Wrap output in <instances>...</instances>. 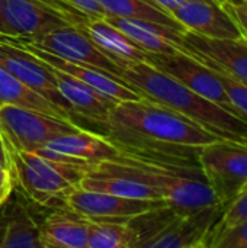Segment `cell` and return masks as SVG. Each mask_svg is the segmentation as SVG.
<instances>
[{"mask_svg":"<svg viewBox=\"0 0 247 248\" xmlns=\"http://www.w3.org/2000/svg\"><path fill=\"white\" fill-rule=\"evenodd\" d=\"M122 80L140 96L179 112L218 138L247 144L246 121L202 97L148 62L141 61L125 67Z\"/></svg>","mask_w":247,"mask_h":248,"instance_id":"1","label":"cell"},{"mask_svg":"<svg viewBox=\"0 0 247 248\" xmlns=\"http://www.w3.org/2000/svg\"><path fill=\"white\" fill-rule=\"evenodd\" d=\"M4 147L13 187L41 209L67 206L68 192L79 186L90 166L20 151L9 144Z\"/></svg>","mask_w":247,"mask_h":248,"instance_id":"2","label":"cell"},{"mask_svg":"<svg viewBox=\"0 0 247 248\" xmlns=\"http://www.w3.org/2000/svg\"><path fill=\"white\" fill-rule=\"evenodd\" d=\"M199 167L217 201L229 205L247 187V144L218 140L199 148Z\"/></svg>","mask_w":247,"mask_h":248,"instance_id":"3","label":"cell"},{"mask_svg":"<svg viewBox=\"0 0 247 248\" xmlns=\"http://www.w3.org/2000/svg\"><path fill=\"white\" fill-rule=\"evenodd\" d=\"M0 129L4 144L20 151H36L49 140L84 126L33 109L4 105L0 106Z\"/></svg>","mask_w":247,"mask_h":248,"instance_id":"4","label":"cell"},{"mask_svg":"<svg viewBox=\"0 0 247 248\" xmlns=\"http://www.w3.org/2000/svg\"><path fill=\"white\" fill-rule=\"evenodd\" d=\"M146 62L169 74L170 77L176 78L178 81H181L195 93L220 105L230 113L243 119L240 112L234 108L230 97L227 96L215 73L208 65L198 61L197 58L185 52H176V54L146 52Z\"/></svg>","mask_w":247,"mask_h":248,"instance_id":"5","label":"cell"},{"mask_svg":"<svg viewBox=\"0 0 247 248\" xmlns=\"http://www.w3.org/2000/svg\"><path fill=\"white\" fill-rule=\"evenodd\" d=\"M0 67L7 70L16 78L23 81L32 90L44 96L47 100L76 116L70 112L66 100L58 92L54 71L42 62L36 55L19 44L17 39L0 33ZM77 121V119H76Z\"/></svg>","mask_w":247,"mask_h":248,"instance_id":"6","label":"cell"},{"mask_svg":"<svg viewBox=\"0 0 247 248\" xmlns=\"http://www.w3.org/2000/svg\"><path fill=\"white\" fill-rule=\"evenodd\" d=\"M33 153L79 164H98L103 161L119 163L125 154L106 134H96L86 128L58 135Z\"/></svg>","mask_w":247,"mask_h":248,"instance_id":"7","label":"cell"},{"mask_svg":"<svg viewBox=\"0 0 247 248\" xmlns=\"http://www.w3.org/2000/svg\"><path fill=\"white\" fill-rule=\"evenodd\" d=\"M26 41V39H25ZM29 44L42 48L60 58L90 65L106 71L118 78L122 80L124 68L108 57L102 49H99L83 32H80L76 26H63L57 28L45 35L28 41Z\"/></svg>","mask_w":247,"mask_h":248,"instance_id":"8","label":"cell"},{"mask_svg":"<svg viewBox=\"0 0 247 248\" xmlns=\"http://www.w3.org/2000/svg\"><path fill=\"white\" fill-rule=\"evenodd\" d=\"M182 48L185 54L223 70L247 86V42L245 39H214L183 31Z\"/></svg>","mask_w":247,"mask_h":248,"instance_id":"9","label":"cell"},{"mask_svg":"<svg viewBox=\"0 0 247 248\" xmlns=\"http://www.w3.org/2000/svg\"><path fill=\"white\" fill-rule=\"evenodd\" d=\"M226 208L223 203H215L178 215L144 248H207L210 235Z\"/></svg>","mask_w":247,"mask_h":248,"instance_id":"10","label":"cell"},{"mask_svg":"<svg viewBox=\"0 0 247 248\" xmlns=\"http://www.w3.org/2000/svg\"><path fill=\"white\" fill-rule=\"evenodd\" d=\"M70 26L39 0H4L0 33L33 41L57 28Z\"/></svg>","mask_w":247,"mask_h":248,"instance_id":"11","label":"cell"},{"mask_svg":"<svg viewBox=\"0 0 247 248\" xmlns=\"http://www.w3.org/2000/svg\"><path fill=\"white\" fill-rule=\"evenodd\" d=\"M66 203L68 208L74 209L76 212L90 219L125 221L166 202L122 198V196H116L105 192L87 190L80 186H76L68 192Z\"/></svg>","mask_w":247,"mask_h":248,"instance_id":"12","label":"cell"},{"mask_svg":"<svg viewBox=\"0 0 247 248\" xmlns=\"http://www.w3.org/2000/svg\"><path fill=\"white\" fill-rule=\"evenodd\" d=\"M36 206L13 187L0 205V248H42Z\"/></svg>","mask_w":247,"mask_h":248,"instance_id":"13","label":"cell"},{"mask_svg":"<svg viewBox=\"0 0 247 248\" xmlns=\"http://www.w3.org/2000/svg\"><path fill=\"white\" fill-rule=\"evenodd\" d=\"M15 39H17V38H15ZM17 41L22 46H25L33 55H36L47 65L67 73L68 76L86 83L87 86L93 87L95 90H98L99 93H102L103 96H106L115 102L134 100V99L141 97L124 80H121V78H118V77H115L106 71H102V70L90 67V65H84V64H79V62H73L68 60L60 58V57L42 49V48H38V46L29 44L25 39H17Z\"/></svg>","mask_w":247,"mask_h":248,"instance_id":"14","label":"cell"},{"mask_svg":"<svg viewBox=\"0 0 247 248\" xmlns=\"http://www.w3.org/2000/svg\"><path fill=\"white\" fill-rule=\"evenodd\" d=\"M185 31L214 39H243L231 16L217 0H186L172 15Z\"/></svg>","mask_w":247,"mask_h":248,"instance_id":"15","label":"cell"},{"mask_svg":"<svg viewBox=\"0 0 247 248\" xmlns=\"http://www.w3.org/2000/svg\"><path fill=\"white\" fill-rule=\"evenodd\" d=\"M51 70L54 71L58 92L76 119H84L106 129L109 113L118 102L103 96L93 87L68 76L64 71L55 70L52 67Z\"/></svg>","mask_w":247,"mask_h":248,"instance_id":"16","label":"cell"},{"mask_svg":"<svg viewBox=\"0 0 247 248\" xmlns=\"http://www.w3.org/2000/svg\"><path fill=\"white\" fill-rule=\"evenodd\" d=\"M39 218L42 248H87L90 218L68 206L51 208Z\"/></svg>","mask_w":247,"mask_h":248,"instance_id":"17","label":"cell"},{"mask_svg":"<svg viewBox=\"0 0 247 248\" xmlns=\"http://www.w3.org/2000/svg\"><path fill=\"white\" fill-rule=\"evenodd\" d=\"M76 28L124 70L134 62H146V51L106 17H90Z\"/></svg>","mask_w":247,"mask_h":248,"instance_id":"18","label":"cell"},{"mask_svg":"<svg viewBox=\"0 0 247 248\" xmlns=\"http://www.w3.org/2000/svg\"><path fill=\"white\" fill-rule=\"evenodd\" d=\"M112 25L128 35L141 49L153 54H176L183 52L182 32L165 25L125 19V17H106Z\"/></svg>","mask_w":247,"mask_h":248,"instance_id":"19","label":"cell"},{"mask_svg":"<svg viewBox=\"0 0 247 248\" xmlns=\"http://www.w3.org/2000/svg\"><path fill=\"white\" fill-rule=\"evenodd\" d=\"M4 105L33 109L47 115H52L57 118L77 122L70 113L55 106L54 103L47 100L44 96H41L39 93L32 90L29 86H26L23 81L16 78L13 74H10L7 70L0 67V106H4Z\"/></svg>","mask_w":247,"mask_h":248,"instance_id":"20","label":"cell"},{"mask_svg":"<svg viewBox=\"0 0 247 248\" xmlns=\"http://www.w3.org/2000/svg\"><path fill=\"white\" fill-rule=\"evenodd\" d=\"M100 6L105 17L135 19L185 31V28L172 15L163 12L147 0H100Z\"/></svg>","mask_w":247,"mask_h":248,"instance_id":"21","label":"cell"},{"mask_svg":"<svg viewBox=\"0 0 247 248\" xmlns=\"http://www.w3.org/2000/svg\"><path fill=\"white\" fill-rule=\"evenodd\" d=\"M87 248H138L128 219H90Z\"/></svg>","mask_w":247,"mask_h":248,"instance_id":"22","label":"cell"},{"mask_svg":"<svg viewBox=\"0 0 247 248\" xmlns=\"http://www.w3.org/2000/svg\"><path fill=\"white\" fill-rule=\"evenodd\" d=\"M178 215L181 214L175 208L167 203H162L130 218L128 224L138 237V248L146 247V244L157 234H160Z\"/></svg>","mask_w":247,"mask_h":248,"instance_id":"23","label":"cell"},{"mask_svg":"<svg viewBox=\"0 0 247 248\" xmlns=\"http://www.w3.org/2000/svg\"><path fill=\"white\" fill-rule=\"evenodd\" d=\"M245 221H247V187L237 195L236 199H233L227 205L221 218L215 224V227L210 235V240L214 235H217L218 232L224 231L226 228L233 227V225L240 224V222H245ZM210 240H208V243H210ZM207 248H208V244H207Z\"/></svg>","mask_w":247,"mask_h":248,"instance_id":"24","label":"cell"},{"mask_svg":"<svg viewBox=\"0 0 247 248\" xmlns=\"http://www.w3.org/2000/svg\"><path fill=\"white\" fill-rule=\"evenodd\" d=\"M208 65V64H205ZM214 73L215 76L220 78L227 96L230 97L231 103L234 105V108L240 112V115L243 116V119L247 122V86L234 80L233 77H230L227 73H224L223 70L214 67V65H208Z\"/></svg>","mask_w":247,"mask_h":248,"instance_id":"25","label":"cell"},{"mask_svg":"<svg viewBox=\"0 0 247 248\" xmlns=\"http://www.w3.org/2000/svg\"><path fill=\"white\" fill-rule=\"evenodd\" d=\"M208 248H247V221L214 235L208 243Z\"/></svg>","mask_w":247,"mask_h":248,"instance_id":"26","label":"cell"},{"mask_svg":"<svg viewBox=\"0 0 247 248\" xmlns=\"http://www.w3.org/2000/svg\"><path fill=\"white\" fill-rule=\"evenodd\" d=\"M239 26L243 39L247 42V0H217Z\"/></svg>","mask_w":247,"mask_h":248,"instance_id":"27","label":"cell"},{"mask_svg":"<svg viewBox=\"0 0 247 248\" xmlns=\"http://www.w3.org/2000/svg\"><path fill=\"white\" fill-rule=\"evenodd\" d=\"M61 1L90 17H105L100 6V0H61Z\"/></svg>","mask_w":247,"mask_h":248,"instance_id":"28","label":"cell"},{"mask_svg":"<svg viewBox=\"0 0 247 248\" xmlns=\"http://www.w3.org/2000/svg\"><path fill=\"white\" fill-rule=\"evenodd\" d=\"M13 190V179L7 166L0 163V205L9 198Z\"/></svg>","mask_w":247,"mask_h":248,"instance_id":"29","label":"cell"},{"mask_svg":"<svg viewBox=\"0 0 247 248\" xmlns=\"http://www.w3.org/2000/svg\"><path fill=\"white\" fill-rule=\"evenodd\" d=\"M147 1L151 3V4H154L156 7L162 9V10L166 12V13L173 15V12H175L179 6H182L186 0H147Z\"/></svg>","mask_w":247,"mask_h":248,"instance_id":"30","label":"cell"},{"mask_svg":"<svg viewBox=\"0 0 247 248\" xmlns=\"http://www.w3.org/2000/svg\"><path fill=\"white\" fill-rule=\"evenodd\" d=\"M0 163L7 166V151H6V147H4V140H3V135H1V129H0Z\"/></svg>","mask_w":247,"mask_h":248,"instance_id":"31","label":"cell"},{"mask_svg":"<svg viewBox=\"0 0 247 248\" xmlns=\"http://www.w3.org/2000/svg\"><path fill=\"white\" fill-rule=\"evenodd\" d=\"M3 4H4V0H0V17H1V10H3Z\"/></svg>","mask_w":247,"mask_h":248,"instance_id":"32","label":"cell"}]
</instances>
